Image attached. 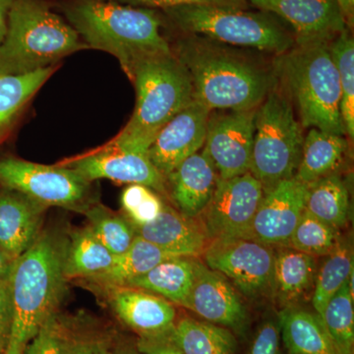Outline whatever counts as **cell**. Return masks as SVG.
Masks as SVG:
<instances>
[{
	"instance_id": "b9f144b4",
	"label": "cell",
	"mask_w": 354,
	"mask_h": 354,
	"mask_svg": "<svg viewBox=\"0 0 354 354\" xmlns=\"http://www.w3.org/2000/svg\"><path fill=\"white\" fill-rule=\"evenodd\" d=\"M137 348L145 354H183L169 335L155 337H139Z\"/></svg>"
},
{
	"instance_id": "e0dca14e",
	"label": "cell",
	"mask_w": 354,
	"mask_h": 354,
	"mask_svg": "<svg viewBox=\"0 0 354 354\" xmlns=\"http://www.w3.org/2000/svg\"><path fill=\"white\" fill-rule=\"evenodd\" d=\"M211 111L193 100L165 125L148 150L153 167L167 178L181 162L203 149Z\"/></svg>"
},
{
	"instance_id": "74e56055",
	"label": "cell",
	"mask_w": 354,
	"mask_h": 354,
	"mask_svg": "<svg viewBox=\"0 0 354 354\" xmlns=\"http://www.w3.org/2000/svg\"><path fill=\"white\" fill-rule=\"evenodd\" d=\"M113 344L106 335L82 332L71 326L67 354H111Z\"/></svg>"
},
{
	"instance_id": "277c9868",
	"label": "cell",
	"mask_w": 354,
	"mask_h": 354,
	"mask_svg": "<svg viewBox=\"0 0 354 354\" xmlns=\"http://www.w3.org/2000/svg\"><path fill=\"white\" fill-rule=\"evenodd\" d=\"M330 43L295 44L274 60L277 80L297 109L304 128L344 135L339 73Z\"/></svg>"
},
{
	"instance_id": "d6a6232c",
	"label": "cell",
	"mask_w": 354,
	"mask_h": 354,
	"mask_svg": "<svg viewBox=\"0 0 354 354\" xmlns=\"http://www.w3.org/2000/svg\"><path fill=\"white\" fill-rule=\"evenodd\" d=\"M330 55L339 73L341 113L344 131L354 138V41L346 28L329 44Z\"/></svg>"
},
{
	"instance_id": "f6af8a7d",
	"label": "cell",
	"mask_w": 354,
	"mask_h": 354,
	"mask_svg": "<svg viewBox=\"0 0 354 354\" xmlns=\"http://www.w3.org/2000/svg\"><path fill=\"white\" fill-rule=\"evenodd\" d=\"M337 1L341 7L348 25L351 27L353 23L354 0H337Z\"/></svg>"
},
{
	"instance_id": "6da1fadb",
	"label": "cell",
	"mask_w": 354,
	"mask_h": 354,
	"mask_svg": "<svg viewBox=\"0 0 354 354\" xmlns=\"http://www.w3.org/2000/svg\"><path fill=\"white\" fill-rule=\"evenodd\" d=\"M172 50L189 74L193 100L211 111L257 109L277 83L272 65L205 37L186 34Z\"/></svg>"
},
{
	"instance_id": "ee69618b",
	"label": "cell",
	"mask_w": 354,
	"mask_h": 354,
	"mask_svg": "<svg viewBox=\"0 0 354 354\" xmlns=\"http://www.w3.org/2000/svg\"><path fill=\"white\" fill-rule=\"evenodd\" d=\"M111 354H145L142 353L136 344L127 342H118L111 349Z\"/></svg>"
},
{
	"instance_id": "bcb514c9",
	"label": "cell",
	"mask_w": 354,
	"mask_h": 354,
	"mask_svg": "<svg viewBox=\"0 0 354 354\" xmlns=\"http://www.w3.org/2000/svg\"><path fill=\"white\" fill-rule=\"evenodd\" d=\"M13 263L14 260L11 259L6 253H4L0 249V278L8 276Z\"/></svg>"
},
{
	"instance_id": "ba28073f",
	"label": "cell",
	"mask_w": 354,
	"mask_h": 354,
	"mask_svg": "<svg viewBox=\"0 0 354 354\" xmlns=\"http://www.w3.org/2000/svg\"><path fill=\"white\" fill-rule=\"evenodd\" d=\"M295 109L278 80L256 109L249 172L260 181L264 192L297 174L304 135Z\"/></svg>"
},
{
	"instance_id": "4fadbf2b",
	"label": "cell",
	"mask_w": 354,
	"mask_h": 354,
	"mask_svg": "<svg viewBox=\"0 0 354 354\" xmlns=\"http://www.w3.org/2000/svg\"><path fill=\"white\" fill-rule=\"evenodd\" d=\"M183 307L234 334L243 335L248 329L249 314L241 293L223 274L209 269L199 258L194 259L192 286Z\"/></svg>"
},
{
	"instance_id": "d590c367",
	"label": "cell",
	"mask_w": 354,
	"mask_h": 354,
	"mask_svg": "<svg viewBox=\"0 0 354 354\" xmlns=\"http://www.w3.org/2000/svg\"><path fill=\"white\" fill-rule=\"evenodd\" d=\"M121 205L128 221L135 225L155 220L165 203L157 192L141 184H129L121 194Z\"/></svg>"
},
{
	"instance_id": "cb8c5ba5",
	"label": "cell",
	"mask_w": 354,
	"mask_h": 354,
	"mask_svg": "<svg viewBox=\"0 0 354 354\" xmlns=\"http://www.w3.org/2000/svg\"><path fill=\"white\" fill-rule=\"evenodd\" d=\"M348 149L344 135L310 128L304 137L295 178L305 184L335 174Z\"/></svg>"
},
{
	"instance_id": "8fae6325",
	"label": "cell",
	"mask_w": 354,
	"mask_h": 354,
	"mask_svg": "<svg viewBox=\"0 0 354 354\" xmlns=\"http://www.w3.org/2000/svg\"><path fill=\"white\" fill-rule=\"evenodd\" d=\"M263 195L262 184L251 172L218 178L213 197L199 218L209 241L247 239Z\"/></svg>"
},
{
	"instance_id": "7402d4cb",
	"label": "cell",
	"mask_w": 354,
	"mask_h": 354,
	"mask_svg": "<svg viewBox=\"0 0 354 354\" xmlns=\"http://www.w3.org/2000/svg\"><path fill=\"white\" fill-rule=\"evenodd\" d=\"M318 264L317 258L288 245L274 246L272 299L281 309L299 306L311 299Z\"/></svg>"
},
{
	"instance_id": "e575fe53",
	"label": "cell",
	"mask_w": 354,
	"mask_h": 354,
	"mask_svg": "<svg viewBox=\"0 0 354 354\" xmlns=\"http://www.w3.org/2000/svg\"><path fill=\"white\" fill-rule=\"evenodd\" d=\"M341 241L339 230L310 214L306 209L298 221L288 245L313 257H326Z\"/></svg>"
},
{
	"instance_id": "f546056e",
	"label": "cell",
	"mask_w": 354,
	"mask_h": 354,
	"mask_svg": "<svg viewBox=\"0 0 354 354\" xmlns=\"http://www.w3.org/2000/svg\"><path fill=\"white\" fill-rule=\"evenodd\" d=\"M55 69L57 67L51 66L24 75L0 76V143L10 131L26 104Z\"/></svg>"
},
{
	"instance_id": "8d00e7d4",
	"label": "cell",
	"mask_w": 354,
	"mask_h": 354,
	"mask_svg": "<svg viewBox=\"0 0 354 354\" xmlns=\"http://www.w3.org/2000/svg\"><path fill=\"white\" fill-rule=\"evenodd\" d=\"M71 325L57 313L50 317L38 334L26 346L23 354H67Z\"/></svg>"
},
{
	"instance_id": "4dcf8cb0",
	"label": "cell",
	"mask_w": 354,
	"mask_h": 354,
	"mask_svg": "<svg viewBox=\"0 0 354 354\" xmlns=\"http://www.w3.org/2000/svg\"><path fill=\"white\" fill-rule=\"evenodd\" d=\"M353 272V250L351 245L341 239L334 250L326 256L317 271L311 302L314 311L321 318L330 298L339 291Z\"/></svg>"
},
{
	"instance_id": "d6986e66",
	"label": "cell",
	"mask_w": 354,
	"mask_h": 354,
	"mask_svg": "<svg viewBox=\"0 0 354 354\" xmlns=\"http://www.w3.org/2000/svg\"><path fill=\"white\" fill-rule=\"evenodd\" d=\"M48 207L22 193L0 190V249L15 261L38 239Z\"/></svg>"
},
{
	"instance_id": "9a60e30c",
	"label": "cell",
	"mask_w": 354,
	"mask_h": 354,
	"mask_svg": "<svg viewBox=\"0 0 354 354\" xmlns=\"http://www.w3.org/2000/svg\"><path fill=\"white\" fill-rule=\"evenodd\" d=\"M307 195L308 185L295 177L266 191L247 239L268 245H288L304 213Z\"/></svg>"
},
{
	"instance_id": "3957f363",
	"label": "cell",
	"mask_w": 354,
	"mask_h": 354,
	"mask_svg": "<svg viewBox=\"0 0 354 354\" xmlns=\"http://www.w3.org/2000/svg\"><path fill=\"white\" fill-rule=\"evenodd\" d=\"M67 17L86 46L113 55L128 77L140 60L172 51L160 32L162 21L151 8L82 0L70 7Z\"/></svg>"
},
{
	"instance_id": "ac0fdd59",
	"label": "cell",
	"mask_w": 354,
	"mask_h": 354,
	"mask_svg": "<svg viewBox=\"0 0 354 354\" xmlns=\"http://www.w3.org/2000/svg\"><path fill=\"white\" fill-rule=\"evenodd\" d=\"M116 317L138 337L171 334L177 315L174 304L165 298L133 286L106 288Z\"/></svg>"
},
{
	"instance_id": "ffe728a7",
	"label": "cell",
	"mask_w": 354,
	"mask_h": 354,
	"mask_svg": "<svg viewBox=\"0 0 354 354\" xmlns=\"http://www.w3.org/2000/svg\"><path fill=\"white\" fill-rule=\"evenodd\" d=\"M218 178L215 165L202 150L184 160L165 181L177 211L186 218H199L213 197Z\"/></svg>"
},
{
	"instance_id": "44dd1931",
	"label": "cell",
	"mask_w": 354,
	"mask_h": 354,
	"mask_svg": "<svg viewBox=\"0 0 354 354\" xmlns=\"http://www.w3.org/2000/svg\"><path fill=\"white\" fill-rule=\"evenodd\" d=\"M132 227L137 236L179 257L199 258L211 241L199 218H186L165 204L155 220Z\"/></svg>"
},
{
	"instance_id": "7c38bea8",
	"label": "cell",
	"mask_w": 354,
	"mask_h": 354,
	"mask_svg": "<svg viewBox=\"0 0 354 354\" xmlns=\"http://www.w3.org/2000/svg\"><path fill=\"white\" fill-rule=\"evenodd\" d=\"M256 109H218L209 113L203 151L220 179L250 171Z\"/></svg>"
},
{
	"instance_id": "4316f807",
	"label": "cell",
	"mask_w": 354,
	"mask_h": 354,
	"mask_svg": "<svg viewBox=\"0 0 354 354\" xmlns=\"http://www.w3.org/2000/svg\"><path fill=\"white\" fill-rule=\"evenodd\" d=\"M194 259L177 257L164 261L125 286L151 291L172 304L183 307L192 286Z\"/></svg>"
},
{
	"instance_id": "7dc6e473",
	"label": "cell",
	"mask_w": 354,
	"mask_h": 354,
	"mask_svg": "<svg viewBox=\"0 0 354 354\" xmlns=\"http://www.w3.org/2000/svg\"><path fill=\"white\" fill-rule=\"evenodd\" d=\"M0 354H2V353H0Z\"/></svg>"
},
{
	"instance_id": "603a6c76",
	"label": "cell",
	"mask_w": 354,
	"mask_h": 354,
	"mask_svg": "<svg viewBox=\"0 0 354 354\" xmlns=\"http://www.w3.org/2000/svg\"><path fill=\"white\" fill-rule=\"evenodd\" d=\"M281 339L290 354H337L322 318L300 306L279 313Z\"/></svg>"
},
{
	"instance_id": "ab89813d",
	"label": "cell",
	"mask_w": 354,
	"mask_h": 354,
	"mask_svg": "<svg viewBox=\"0 0 354 354\" xmlns=\"http://www.w3.org/2000/svg\"><path fill=\"white\" fill-rule=\"evenodd\" d=\"M281 330L279 322L267 320L261 324L247 354H279Z\"/></svg>"
},
{
	"instance_id": "8992f818",
	"label": "cell",
	"mask_w": 354,
	"mask_h": 354,
	"mask_svg": "<svg viewBox=\"0 0 354 354\" xmlns=\"http://www.w3.org/2000/svg\"><path fill=\"white\" fill-rule=\"evenodd\" d=\"M85 46L75 29L41 0H12L0 46V76L24 75L55 66Z\"/></svg>"
},
{
	"instance_id": "60d3db41",
	"label": "cell",
	"mask_w": 354,
	"mask_h": 354,
	"mask_svg": "<svg viewBox=\"0 0 354 354\" xmlns=\"http://www.w3.org/2000/svg\"><path fill=\"white\" fill-rule=\"evenodd\" d=\"M12 323V300H11L9 277L0 278V353L4 354Z\"/></svg>"
},
{
	"instance_id": "d4e9b609",
	"label": "cell",
	"mask_w": 354,
	"mask_h": 354,
	"mask_svg": "<svg viewBox=\"0 0 354 354\" xmlns=\"http://www.w3.org/2000/svg\"><path fill=\"white\" fill-rule=\"evenodd\" d=\"M177 257L179 256L136 235L130 248L127 252L115 256L113 264L106 271L87 281L101 286L104 290L114 286H125L132 279L143 276L160 263Z\"/></svg>"
},
{
	"instance_id": "836d02e7",
	"label": "cell",
	"mask_w": 354,
	"mask_h": 354,
	"mask_svg": "<svg viewBox=\"0 0 354 354\" xmlns=\"http://www.w3.org/2000/svg\"><path fill=\"white\" fill-rule=\"evenodd\" d=\"M83 214L97 239L114 256H120L130 248L136 234L127 216L118 215L102 204L90 205Z\"/></svg>"
},
{
	"instance_id": "1f68e13d",
	"label": "cell",
	"mask_w": 354,
	"mask_h": 354,
	"mask_svg": "<svg viewBox=\"0 0 354 354\" xmlns=\"http://www.w3.org/2000/svg\"><path fill=\"white\" fill-rule=\"evenodd\" d=\"M353 277L351 274L346 283L330 298L322 316L337 354H353Z\"/></svg>"
},
{
	"instance_id": "7a4b0ae2",
	"label": "cell",
	"mask_w": 354,
	"mask_h": 354,
	"mask_svg": "<svg viewBox=\"0 0 354 354\" xmlns=\"http://www.w3.org/2000/svg\"><path fill=\"white\" fill-rule=\"evenodd\" d=\"M67 242L62 232L46 228L14 261L8 274L12 323L4 354H23L41 326L57 313L66 288Z\"/></svg>"
},
{
	"instance_id": "30bf717a",
	"label": "cell",
	"mask_w": 354,
	"mask_h": 354,
	"mask_svg": "<svg viewBox=\"0 0 354 354\" xmlns=\"http://www.w3.org/2000/svg\"><path fill=\"white\" fill-rule=\"evenodd\" d=\"M203 262L223 274L247 299L272 297L274 246L243 237L209 241Z\"/></svg>"
},
{
	"instance_id": "484cf974",
	"label": "cell",
	"mask_w": 354,
	"mask_h": 354,
	"mask_svg": "<svg viewBox=\"0 0 354 354\" xmlns=\"http://www.w3.org/2000/svg\"><path fill=\"white\" fill-rule=\"evenodd\" d=\"M171 337L183 354H237L232 330L191 317L176 319Z\"/></svg>"
},
{
	"instance_id": "7bdbcfd3",
	"label": "cell",
	"mask_w": 354,
	"mask_h": 354,
	"mask_svg": "<svg viewBox=\"0 0 354 354\" xmlns=\"http://www.w3.org/2000/svg\"><path fill=\"white\" fill-rule=\"evenodd\" d=\"M12 0H0V46L6 38L7 29V17Z\"/></svg>"
},
{
	"instance_id": "9c48e42d",
	"label": "cell",
	"mask_w": 354,
	"mask_h": 354,
	"mask_svg": "<svg viewBox=\"0 0 354 354\" xmlns=\"http://www.w3.org/2000/svg\"><path fill=\"white\" fill-rule=\"evenodd\" d=\"M0 185L22 193L46 207L83 212L92 202L91 183L65 165H46L20 158L0 160Z\"/></svg>"
},
{
	"instance_id": "f35d334b",
	"label": "cell",
	"mask_w": 354,
	"mask_h": 354,
	"mask_svg": "<svg viewBox=\"0 0 354 354\" xmlns=\"http://www.w3.org/2000/svg\"><path fill=\"white\" fill-rule=\"evenodd\" d=\"M132 6L145 8L169 9L186 6H209L225 8L247 9L248 0H120Z\"/></svg>"
},
{
	"instance_id": "5b68a950",
	"label": "cell",
	"mask_w": 354,
	"mask_h": 354,
	"mask_svg": "<svg viewBox=\"0 0 354 354\" xmlns=\"http://www.w3.org/2000/svg\"><path fill=\"white\" fill-rule=\"evenodd\" d=\"M129 79L136 90L134 113L109 143L148 153L158 132L193 101L192 84L174 50L140 60Z\"/></svg>"
},
{
	"instance_id": "2e32d148",
	"label": "cell",
	"mask_w": 354,
	"mask_h": 354,
	"mask_svg": "<svg viewBox=\"0 0 354 354\" xmlns=\"http://www.w3.org/2000/svg\"><path fill=\"white\" fill-rule=\"evenodd\" d=\"M292 28L295 44L330 43L349 28L337 0H248Z\"/></svg>"
},
{
	"instance_id": "f1b7e54d",
	"label": "cell",
	"mask_w": 354,
	"mask_h": 354,
	"mask_svg": "<svg viewBox=\"0 0 354 354\" xmlns=\"http://www.w3.org/2000/svg\"><path fill=\"white\" fill-rule=\"evenodd\" d=\"M307 185L305 209L335 230L346 227L351 204L348 188L344 179L335 172Z\"/></svg>"
},
{
	"instance_id": "5bb4252c",
	"label": "cell",
	"mask_w": 354,
	"mask_h": 354,
	"mask_svg": "<svg viewBox=\"0 0 354 354\" xmlns=\"http://www.w3.org/2000/svg\"><path fill=\"white\" fill-rule=\"evenodd\" d=\"M62 165L79 172L90 183L109 179L118 183L141 184L158 193L167 190V181L153 167L148 153L111 143Z\"/></svg>"
},
{
	"instance_id": "83f0119b",
	"label": "cell",
	"mask_w": 354,
	"mask_h": 354,
	"mask_svg": "<svg viewBox=\"0 0 354 354\" xmlns=\"http://www.w3.org/2000/svg\"><path fill=\"white\" fill-rule=\"evenodd\" d=\"M115 256L106 248L90 227L77 230L68 237L64 260L67 279H88L106 271Z\"/></svg>"
},
{
	"instance_id": "52a82bcc",
	"label": "cell",
	"mask_w": 354,
	"mask_h": 354,
	"mask_svg": "<svg viewBox=\"0 0 354 354\" xmlns=\"http://www.w3.org/2000/svg\"><path fill=\"white\" fill-rule=\"evenodd\" d=\"M187 35H196L239 48L283 55L295 46L293 32L271 13L209 6H186L165 9Z\"/></svg>"
}]
</instances>
